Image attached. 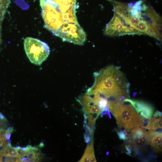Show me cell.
I'll return each instance as SVG.
<instances>
[{"instance_id": "3", "label": "cell", "mask_w": 162, "mask_h": 162, "mask_svg": "<svg viewBox=\"0 0 162 162\" xmlns=\"http://www.w3.org/2000/svg\"><path fill=\"white\" fill-rule=\"evenodd\" d=\"M26 54L30 62L40 65L48 58L50 49L46 43L36 38L27 37L24 40Z\"/></svg>"}, {"instance_id": "8", "label": "cell", "mask_w": 162, "mask_h": 162, "mask_svg": "<svg viewBox=\"0 0 162 162\" xmlns=\"http://www.w3.org/2000/svg\"><path fill=\"white\" fill-rule=\"evenodd\" d=\"M20 153L18 158L20 162H39L41 160L43 156L37 148L29 145L21 148Z\"/></svg>"}, {"instance_id": "18", "label": "cell", "mask_w": 162, "mask_h": 162, "mask_svg": "<svg viewBox=\"0 0 162 162\" xmlns=\"http://www.w3.org/2000/svg\"><path fill=\"white\" fill-rule=\"evenodd\" d=\"M0 118L2 120L4 121H7V120L1 112H0Z\"/></svg>"}, {"instance_id": "1", "label": "cell", "mask_w": 162, "mask_h": 162, "mask_svg": "<svg viewBox=\"0 0 162 162\" xmlns=\"http://www.w3.org/2000/svg\"><path fill=\"white\" fill-rule=\"evenodd\" d=\"M94 83L86 94H98L110 104H116L127 98L129 83L117 67L108 66L94 72Z\"/></svg>"}, {"instance_id": "13", "label": "cell", "mask_w": 162, "mask_h": 162, "mask_svg": "<svg viewBox=\"0 0 162 162\" xmlns=\"http://www.w3.org/2000/svg\"><path fill=\"white\" fill-rule=\"evenodd\" d=\"M154 110L151 106L146 104L140 112L141 116L145 118H151L153 113Z\"/></svg>"}, {"instance_id": "17", "label": "cell", "mask_w": 162, "mask_h": 162, "mask_svg": "<svg viewBox=\"0 0 162 162\" xmlns=\"http://www.w3.org/2000/svg\"><path fill=\"white\" fill-rule=\"evenodd\" d=\"M162 116V112L157 110L154 114L153 116L154 117L161 116Z\"/></svg>"}, {"instance_id": "7", "label": "cell", "mask_w": 162, "mask_h": 162, "mask_svg": "<svg viewBox=\"0 0 162 162\" xmlns=\"http://www.w3.org/2000/svg\"><path fill=\"white\" fill-rule=\"evenodd\" d=\"M140 19L150 24L159 36L162 38L161 18L153 8L147 6L145 10L142 11Z\"/></svg>"}, {"instance_id": "19", "label": "cell", "mask_w": 162, "mask_h": 162, "mask_svg": "<svg viewBox=\"0 0 162 162\" xmlns=\"http://www.w3.org/2000/svg\"><path fill=\"white\" fill-rule=\"evenodd\" d=\"M0 119H2L0 118Z\"/></svg>"}, {"instance_id": "5", "label": "cell", "mask_w": 162, "mask_h": 162, "mask_svg": "<svg viewBox=\"0 0 162 162\" xmlns=\"http://www.w3.org/2000/svg\"><path fill=\"white\" fill-rule=\"evenodd\" d=\"M54 35L63 40L78 45H82L86 34L78 22H68L63 24Z\"/></svg>"}, {"instance_id": "9", "label": "cell", "mask_w": 162, "mask_h": 162, "mask_svg": "<svg viewBox=\"0 0 162 162\" xmlns=\"http://www.w3.org/2000/svg\"><path fill=\"white\" fill-rule=\"evenodd\" d=\"M114 10L115 12L129 22L131 15L128 5L116 1H114Z\"/></svg>"}, {"instance_id": "6", "label": "cell", "mask_w": 162, "mask_h": 162, "mask_svg": "<svg viewBox=\"0 0 162 162\" xmlns=\"http://www.w3.org/2000/svg\"><path fill=\"white\" fill-rule=\"evenodd\" d=\"M104 33L106 35L111 36L142 34L128 22L115 12L112 19L106 25Z\"/></svg>"}, {"instance_id": "2", "label": "cell", "mask_w": 162, "mask_h": 162, "mask_svg": "<svg viewBox=\"0 0 162 162\" xmlns=\"http://www.w3.org/2000/svg\"><path fill=\"white\" fill-rule=\"evenodd\" d=\"M109 108L115 116L119 126L126 129L137 127L143 117L134 110L129 102L123 100Z\"/></svg>"}, {"instance_id": "11", "label": "cell", "mask_w": 162, "mask_h": 162, "mask_svg": "<svg viewBox=\"0 0 162 162\" xmlns=\"http://www.w3.org/2000/svg\"><path fill=\"white\" fill-rule=\"evenodd\" d=\"M21 148L19 146L13 147L12 146L3 148L0 151V156L19 158L20 155V151Z\"/></svg>"}, {"instance_id": "14", "label": "cell", "mask_w": 162, "mask_h": 162, "mask_svg": "<svg viewBox=\"0 0 162 162\" xmlns=\"http://www.w3.org/2000/svg\"><path fill=\"white\" fill-rule=\"evenodd\" d=\"M117 134L120 139L123 140H127V130H124L118 131L117 132Z\"/></svg>"}, {"instance_id": "12", "label": "cell", "mask_w": 162, "mask_h": 162, "mask_svg": "<svg viewBox=\"0 0 162 162\" xmlns=\"http://www.w3.org/2000/svg\"><path fill=\"white\" fill-rule=\"evenodd\" d=\"M162 132H158L152 138L150 144L154 151L156 152L162 150Z\"/></svg>"}, {"instance_id": "16", "label": "cell", "mask_w": 162, "mask_h": 162, "mask_svg": "<svg viewBox=\"0 0 162 162\" xmlns=\"http://www.w3.org/2000/svg\"><path fill=\"white\" fill-rule=\"evenodd\" d=\"M13 127H9L4 132V135L9 134L13 131Z\"/></svg>"}, {"instance_id": "10", "label": "cell", "mask_w": 162, "mask_h": 162, "mask_svg": "<svg viewBox=\"0 0 162 162\" xmlns=\"http://www.w3.org/2000/svg\"><path fill=\"white\" fill-rule=\"evenodd\" d=\"M79 162H96L94 153L93 140L87 146L83 155Z\"/></svg>"}, {"instance_id": "15", "label": "cell", "mask_w": 162, "mask_h": 162, "mask_svg": "<svg viewBox=\"0 0 162 162\" xmlns=\"http://www.w3.org/2000/svg\"><path fill=\"white\" fill-rule=\"evenodd\" d=\"M4 132L3 129H0V147L3 145L5 140L4 136Z\"/></svg>"}, {"instance_id": "4", "label": "cell", "mask_w": 162, "mask_h": 162, "mask_svg": "<svg viewBox=\"0 0 162 162\" xmlns=\"http://www.w3.org/2000/svg\"><path fill=\"white\" fill-rule=\"evenodd\" d=\"M101 98L98 94H85L78 100L84 111L85 118L87 119L88 128L92 132L95 121L103 110L100 104Z\"/></svg>"}]
</instances>
